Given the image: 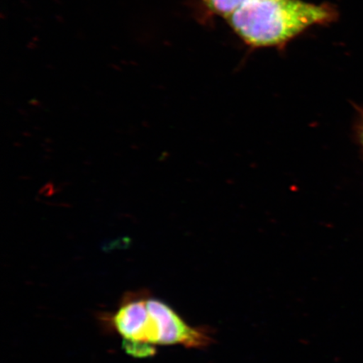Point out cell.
Instances as JSON below:
<instances>
[{
    "label": "cell",
    "instance_id": "cell-4",
    "mask_svg": "<svg viewBox=\"0 0 363 363\" xmlns=\"http://www.w3.org/2000/svg\"><path fill=\"white\" fill-rule=\"evenodd\" d=\"M117 247H127L130 244V239L128 237H122L118 238L116 242H113Z\"/></svg>",
    "mask_w": 363,
    "mask_h": 363
},
{
    "label": "cell",
    "instance_id": "cell-2",
    "mask_svg": "<svg viewBox=\"0 0 363 363\" xmlns=\"http://www.w3.org/2000/svg\"><path fill=\"white\" fill-rule=\"evenodd\" d=\"M147 319L144 330V342L156 345H181L189 348L206 347L211 337L201 329L190 326L177 312L160 299L147 296Z\"/></svg>",
    "mask_w": 363,
    "mask_h": 363
},
{
    "label": "cell",
    "instance_id": "cell-5",
    "mask_svg": "<svg viewBox=\"0 0 363 363\" xmlns=\"http://www.w3.org/2000/svg\"><path fill=\"white\" fill-rule=\"evenodd\" d=\"M359 138H360V140H361V142H362V143L363 145V122H362V123L360 125Z\"/></svg>",
    "mask_w": 363,
    "mask_h": 363
},
{
    "label": "cell",
    "instance_id": "cell-1",
    "mask_svg": "<svg viewBox=\"0 0 363 363\" xmlns=\"http://www.w3.org/2000/svg\"><path fill=\"white\" fill-rule=\"evenodd\" d=\"M337 9L303 0H252L226 18L245 43L252 48L281 47L308 29L331 24Z\"/></svg>",
    "mask_w": 363,
    "mask_h": 363
},
{
    "label": "cell",
    "instance_id": "cell-3",
    "mask_svg": "<svg viewBox=\"0 0 363 363\" xmlns=\"http://www.w3.org/2000/svg\"><path fill=\"white\" fill-rule=\"evenodd\" d=\"M250 1L252 0H204L213 12L223 16L225 19Z\"/></svg>",
    "mask_w": 363,
    "mask_h": 363
}]
</instances>
